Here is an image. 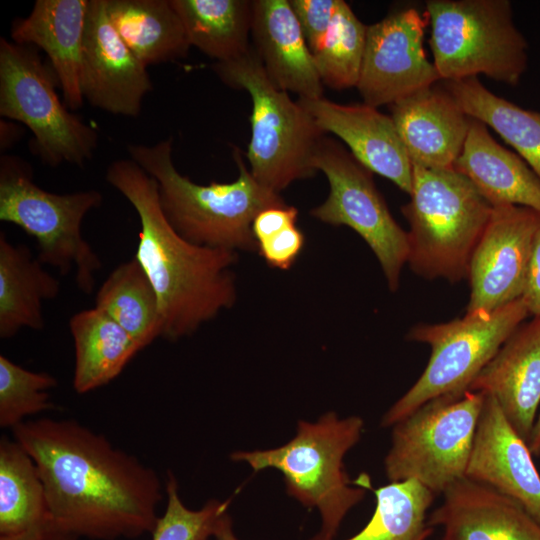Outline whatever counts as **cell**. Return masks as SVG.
Wrapping results in <instances>:
<instances>
[{
    "label": "cell",
    "instance_id": "obj_1",
    "mask_svg": "<svg viewBox=\"0 0 540 540\" xmlns=\"http://www.w3.org/2000/svg\"><path fill=\"white\" fill-rule=\"evenodd\" d=\"M11 431L37 466L58 526L91 540L152 533L163 495L153 468L75 420H25Z\"/></svg>",
    "mask_w": 540,
    "mask_h": 540
},
{
    "label": "cell",
    "instance_id": "obj_2",
    "mask_svg": "<svg viewBox=\"0 0 540 540\" xmlns=\"http://www.w3.org/2000/svg\"><path fill=\"white\" fill-rule=\"evenodd\" d=\"M107 182L135 209L140 232L135 258L159 301L161 337L176 341L233 306L237 297V252L197 245L165 217L157 181L132 159L112 162Z\"/></svg>",
    "mask_w": 540,
    "mask_h": 540
},
{
    "label": "cell",
    "instance_id": "obj_3",
    "mask_svg": "<svg viewBox=\"0 0 540 540\" xmlns=\"http://www.w3.org/2000/svg\"><path fill=\"white\" fill-rule=\"evenodd\" d=\"M129 155L158 184L162 211L172 227L191 243L237 252L257 250L252 223L259 212L285 206L279 193L251 174L239 148L233 158L238 177L228 183L200 185L183 176L172 159V139L153 145H129Z\"/></svg>",
    "mask_w": 540,
    "mask_h": 540
},
{
    "label": "cell",
    "instance_id": "obj_4",
    "mask_svg": "<svg viewBox=\"0 0 540 540\" xmlns=\"http://www.w3.org/2000/svg\"><path fill=\"white\" fill-rule=\"evenodd\" d=\"M412 167L410 201L401 207L410 227L407 263L426 279L455 283L467 278L493 207L454 168Z\"/></svg>",
    "mask_w": 540,
    "mask_h": 540
},
{
    "label": "cell",
    "instance_id": "obj_5",
    "mask_svg": "<svg viewBox=\"0 0 540 540\" xmlns=\"http://www.w3.org/2000/svg\"><path fill=\"white\" fill-rule=\"evenodd\" d=\"M364 421L359 416L339 418L331 411L316 422L301 420L286 444L254 451H236L233 461L246 462L254 472L274 468L283 475L286 493L321 516L320 534L333 539L346 514L365 496L353 486L344 468L346 453L360 440Z\"/></svg>",
    "mask_w": 540,
    "mask_h": 540
},
{
    "label": "cell",
    "instance_id": "obj_6",
    "mask_svg": "<svg viewBox=\"0 0 540 540\" xmlns=\"http://www.w3.org/2000/svg\"><path fill=\"white\" fill-rule=\"evenodd\" d=\"M212 68L223 83L245 90L251 97L246 158L252 176L276 193L296 180L312 177L324 133L297 100L272 83L253 47L238 58L216 62Z\"/></svg>",
    "mask_w": 540,
    "mask_h": 540
},
{
    "label": "cell",
    "instance_id": "obj_7",
    "mask_svg": "<svg viewBox=\"0 0 540 540\" xmlns=\"http://www.w3.org/2000/svg\"><path fill=\"white\" fill-rule=\"evenodd\" d=\"M429 45L442 81L478 74L515 86L528 65V43L508 0H428Z\"/></svg>",
    "mask_w": 540,
    "mask_h": 540
},
{
    "label": "cell",
    "instance_id": "obj_8",
    "mask_svg": "<svg viewBox=\"0 0 540 540\" xmlns=\"http://www.w3.org/2000/svg\"><path fill=\"white\" fill-rule=\"evenodd\" d=\"M96 190L50 193L33 181L30 165L14 155L0 159V220L17 225L38 245L37 258L62 275L75 274L77 287L91 294L102 263L81 234L86 214L101 206Z\"/></svg>",
    "mask_w": 540,
    "mask_h": 540
},
{
    "label": "cell",
    "instance_id": "obj_9",
    "mask_svg": "<svg viewBox=\"0 0 540 540\" xmlns=\"http://www.w3.org/2000/svg\"><path fill=\"white\" fill-rule=\"evenodd\" d=\"M527 315L520 298L492 312L466 313L445 323L413 326L407 339L427 344L431 354L417 381L383 415L381 426H393L434 398L468 390Z\"/></svg>",
    "mask_w": 540,
    "mask_h": 540
},
{
    "label": "cell",
    "instance_id": "obj_10",
    "mask_svg": "<svg viewBox=\"0 0 540 540\" xmlns=\"http://www.w3.org/2000/svg\"><path fill=\"white\" fill-rule=\"evenodd\" d=\"M485 394L434 398L394 424L384 459L390 482L415 480L435 495L466 476Z\"/></svg>",
    "mask_w": 540,
    "mask_h": 540
},
{
    "label": "cell",
    "instance_id": "obj_11",
    "mask_svg": "<svg viewBox=\"0 0 540 540\" xmlns=\"http://www.w3.org/2000/svg\"><path fill=\"white\" fill-rule=\"evenodd\" d=\"M56 84L34 46L0 39V115L30 129L31 150L44 164L81 167L93 157L98 135L60 101Z\"/></svg>",
    "mask_w": 540,
    "mask_h": 540
},
{
    "label": "cell",
    "instance_id": "obj_12",
    "mask_svg": "<svg viewBox=\"0 0 540 540\" xmlns=\"http://www.w3.org/2000/svg\"><path fill=\"white\" fill-rule=\"evenodd\" d=\"M314 166L327 177L330 191L311 215L331 225L348 226L359 234L377 257L389 289L396 291L407 263L408 234L390 213L372 172L339 142L325 136Z\"/></svg>",
    "mask_w": 540,
    "mask_h": 540
},
{
    "label": "cell",
    "instance_id": "obj_13",
    "mask_svg": "<svg viewBox=\"0 0 540 540\" xmlns=\"http://www.w3.org/2000/svg\"><path fill=\"white\" fill-rule=\"evenodd\" d=\"M429 19L404 8L367 26L366 46L357 89L363 103L378 108L441 81L423 45Z\"/></svg>",
    "mask_w": 540,
    "mask_h": 540
},
{
    "label": "cell",
    "instance_id": "obj_14",
    "mask_svg": "<svg viewBox=\"0 0 540 540\" xmlns=\"http://www.w3.org/2000/svg\"><path fill=\"white\" fill-rule=\"evenodd\" d=\"M540 212L517 205L493 206L472 253L466 313L492 312L521 298Z\"/></svg>",
    "mask_w": 540,
    "mask_h": 540
},
{
    "label": "cell",
    "instance_id": "obj_15",
    "mask_svg": "<svg viewBox=\"0 0 540 540\" xmlns=\"http://www.w3.org/2000/svg\"><path fill=\"white\" fill-rule=\"evenodd\" d=\"M113 27L105 0H89L80 68L83 99L106 112L136 117L152 83Z\"/></svg>",
    "mask_w": 540,
    "mask_h": 540
},
{
    "label": "cell",
    "instance_id": "obj_16",
    "mask_svg": "<svg viewBox=\"0 0 540 540\" xmlns=\"http://www.w3.org/2000/svg\"><path fill=\"white\" fill-rule=\"evenodd\" d=\"M532 456L495 398L485 394L465 477L515 500L540 523V474Z\"/></svg>",
    "mask_w": 540,
    "mask_h": 540
},
{
    "label": "cell",
    "instance_id": "obj_17",
    "mask_svg": "<svg viewBox=\"0 0 540 540\" xmlns=\"http://www.w3.org/2000/svg\"><path fill=\"white\" fill-rule=\"evenodd\" d=\"M297 101L323 133L336 135L365 168L411 193L413 167L391 116L365 103L343 105L324 97Z\"/></svg>",
    "mask_w": 540,
    "mask_h": 540
},
{
    "label": "cell",
    "instance_id": "obj_18",
    "mask_svg": "<svg viewBox=\"0 0 540 540\" xmlns=\"http://www.w3.org/2000/svg\"><path fill=\"white\" fill-rule=\"evenodd\" d=\"M389 107L412 166L454 168L472 118L443 84L418 90Z\"/></svg>",
    "mask_w": 540,
    "mask_h": 540
},
{
    "label": "cell",
    "instance_id": "obj_19",
    "mask_svg": "<svg viewBox=\"0 0 540 540\" xmlns=\"http://www.w3.org/2000/svg\"><path fill=\"white\" fill-rule=\"evenodd\" d=\"M468 390L491 395L527 442L540 409V317L520 325Z\"/></svg>",
    "mask_w": 540,
    "mask_h": 540
},
{
    "label": "cell",
    "instance_id": "obj_20",
    "mask_svg": "<svg viewBox=\"0 0 540 540\" xmlns=\"http://www.w3.org/2000/svg\"><path fill=\"white\" fill-rule=\"evenodd\" d=\"M428 523L441 540H540V523L519 503L467 477L443 493Z\"/></svg>",
    "mask_w": 540,
    "mask_h": 540
},
{
    "label": "cell",
    "instance_id": "obj_21",
    "mask_svg": "<svg viewBox=\"0 0 540 540\" xmlns=\"http://www.w3.org/2000/svg\"><path fill=\"white\" fill-rule=\"evenodd\" d=\"M251 36L275 86L302 99L323 97V83L289 0H254Z\"/></svg>",
    "mask_w": 540,
    "mask_h": 540
},
{
    "label": "cell",
    "instance_id": "obj_22",
    "mask_svg": "<svg viewBox=\"0 0 540 540\" xmlns=\"http://www.w3.org/2000/svg\"><path fill=\"white\" fill-rule=\"evenodd\" d=\"M89 0H37L26 18L11 27L12 41L39 47L47 54L71 110L83 104L80 68Z\"/></svg>",
    "mask_w": 540,
    "mask_h": 540
},
{
    "label": "cell",
    "instance_id": "obj_23",
    "mask_svg": "<svg viewBox=\"0 0 540 540\" xmlns=\"http://www.w3.org/2000/svg\"><path fill=\"white\" fill-rule=\"evenodd\" d=\"M454 169L465 175L490 205H517L540 212V180L517 154L501 146L487 126L472 118Z\"/></svg>",
    "mask_w": 540,
    "mask_h": 540
},
{
    "label": "cell",
    "instance_id": "obj_24",
    "mask_svg": "<svg viewBox=\"0 0 540 540\" xmlns=\"http://www.w3.org/2000/svg\"><path fill=\"white\" fill-rule=\"evenodd\" d=\"M33 257L25 244H12L0 232V337L8 339L22 328L45 326L42 302L58 296L60 283Z\"/></svg>",
    "mask_w": 540,
    "mask_h": 540
},
{
    "label": "cell",
    "instance_id": "obj_25",
    "mask_svg": "<svg viewBox=\"0 0 540 540\" xmlns=\"http://www.w3.org/2000/svg\"><path fill=\"white\" fill-rule=\"evenodd\" d=\"M69 329L75 350L73 388L79 394L108 384L143 349L97 307L74 314Z\"/></svg>",
    "mask_w": 540,
    "mask_h": 540
},
{
    "label": "cell",
    "instance_id": "obj_26",
    "mask_svg": "<svg viewBox=\"0 0 540 540\" xmlns=\"http://www.w3.org/2000/svg\"><path fill=\"white\" fill-rule=\"evenodd\" d=\"M108 17L146 66L184 58L191 47L170 0H105Z\"/></svg>",
    "mask_w": 540,
    "mask_h": 540
},
{
    "label": "cell",
    "instance_id": "obj_27",
    "mask_svg": "<svg viewBox=\"0 0 540 540\" xmlns=\"http://www.w3.org/2000/svg\"><path fill=\"white\" fill-rule=\"evenodd\" d=\"M190 46L217 62L245 54L251 46L253 1L170 0Z\"/></svg>",
    "mask_w": 540,
    "mask_h": 540
},
{
    "label": "cell",
    "instance_id": "obj_28",
    "mask_svg": "<svg viewBox=\"0 0 540 540\" xmlns=\"http://www.w3.org/2000/svg\"><path fill=\"white\" fill-rule=\"evenodd\" d=\"M443 85L469 117L491 127L511 145L540 180V112L493 94L477 77L443 81Z\"/></svg>",
    "mask_w": 540,
    "mask_h": 540
},
{
    "label": "cell",
    "instance_id": "obj_29",
    "mask_svg": "<svg viewBox=\"0 0 540 540\" xmlns=\"http://www.w3.org/2000/svg\"><path fill=\"white\" fill-rule=\"evenodd\" d=\"M95 307L109 315L142 348L161 337L158 297L135 257L111 271L97 291Z\"/></svg>",
    "mask_w": 540,
    "mask_h": 540
},
{
    "label": "cell",
    "instance_id": "obj_30",
    "mask_svg": "<svg viewBox=\"0 0 540 540\" xmlns=\"http://www.w3.org/2000/svg\"><path fill=\"white\" fill-rule=\"evenodd\" d=\"M45 489L28 452L6 435L0 439V536H13L49 519Z\"/></svg>",
    "mask_w": 540,
    "mask_h": 540
},
{
    "label": "cell",
    "instance_id": "obj_31",
    "mask_svg": "<svg viewBox=\"0 0 540 540\" xmlns=\"http://www.w3.org/2000/svg\"><path fill=\"white\" fill-rule=\"evenodd\" d=\"M374 512L368 523L345 540H426L433 528L428 510L435 494L415 480L390 482L373 490ZM309 540L328 539L320 533Z\"/></svg>",
    "mask_w": 540,
    "mask_h": 540
},
{
    "label": "cell",
    "instance_id": "obj_32",
    "mask_svg": "<svg viewBox=\"0 0 540 540\" xmlns=\"http://www.w3.org/2000/svg\"><path fill=\"white\" fill-rule=\"evenodd\" d=\"M367 26L340 0L332 24L312 52L323 85L342 90L356 87L361 74Z\"/></svg>",
    "mask_w": 540,
    "mask_h": 540
},
{
    "label": "cell",
    "instance_id": "obj_33",
    "mask_svg": "<svg viewBox=\"0 0 540 540\" xmlns=\"http://www.w3.org/2000/svg\"><path fill=\"white\" fill-rule=\"evenodd\" d=\"M57 380L33 372L0 355V426L12 429L30 415L53 408L48 390Z\"/></svg>",
    "mask_w": 540,
    "mask_h": 540
},
{
    "label": "cell",
    "instance_id": "obj_34",
    "mask_svg": "<svg viewBox=\"0 0 540 540\" xmlns=\"http://www.w3.org/2000/svg\"><path fill=\"white\" fill-rule=\"evenodd\" d=\"M165 490L166 509L151 533L152 540H209L229 514L230 500L211 499L199 510L187 508L179 496L178 483L171 472H168Z\"/></svg>",
    "mask_w": 540,
    "mask_h": 540
},
{
    "label": "cell",
    "instance_id": "obj_35",
    "mask_svg": "<svg viewBox=\"0 0 540 540\" xmlns=\"http://www.w3.org/2000/svg\"><path fill=\"white\" fill-rule=\"evenodd\" d=\"M339 2L340 0H289L311 52L324 39Z\"/></svg>",
    "mask_w": 540,
    "mask_h": 540
},
{
    "label": "cell",
    "instance_id": "obj_36",
    "mask_svg": "<svg viewBox=\"0 0 540 540\" xmlns=\"http://www.w3.org/2000/svg\"><path fill=\"white\" fill-rule=\"evenodd\" d=\"M304 240L302 231L294 225L259 242L257 250L271 267L287 270L301 253Z\"/></svg>",
    "mask_w": 540,
    "mask_h": 540
},
{
    "label": "cell",
    "instance_id": "obj_37",
    "mask_svg": "<svg viewBox=\"0 0 540 540\" xmlns=\"http://www.w3.org/2000/svg\"><path fill=\"white\" fill-rule=\"evenodd\" d=\"M298 211L294 206H277L262 210L252 223L257 244L282 230L296 225Z\"/></svg>",
    "mask_w": 540,
    "mask_h": 540
},
{
    "label": "cell",
    "instance_id": "obj_38",
    "mask_svg": "<svg viewBox=\"0 0 540 540\" xmlns=\"http://www.w3.org/2000/svg\"><path fill=\"white\" fill-rule=\"evenodd\" d=\"M521 299L529 314L540 317V227L534 239Z\"/></svg>",
    "mask_w": 540,
    "mask_h": 540
},
{
    "label": "cell",
    "instance_id": "obj_39",
    "mask_svg": "<svg viewBox=\"0 0 540 540\" xmlns=\"http://www.w3.org/2000/svg\"><path fill=\"white\" fill-rule=\"evenodd\" d=\"M79 538L58 526L50 518L43 524L13 536H0V540H78Z\"/></svg>",
    "mask_w": 540,
    "mask_h": 540
},
{
    "label": "cell",
    "instance_id": "obj_40",
    "mask_svg": "<svg viewBox=\"0 0 540 540\" xmlns=\"http://www.w3.org/2000/svg\"><path fill=\"white\" fill-rule=\"evenodd\" d=\"M20 137V127L13 123L1 121V150L8 149L11 145L18 141Z\"/></svg>",
    "mask_w": 540,
    "mask_h": 540
},
{
    "label": "cell",
    "instance_id": "obj_41",
    "mask_svg": "<svg viewBox=\"0 0 540 540\" xmlns=\"http://www.w3.org/2000/svg\"><path fill=\"white\" fill-rule=\"evenodd\" d=\"M214 537L216 540H239L232 528V519L228 514L220 523Z\"/></svg>",
    "mask_w": 540,
    "mask_h": 540
},
{
    "label": "cell",
    "instance_id": "obj_42",
    "mask_svg": "<svg viewBox=\"0 0 540 540\" xmlns=\"http://www.w3.org/2000/svg\"><path fill=\"white\" fill-rule=\"evenodd\" d=\"M528 445L531 453L534 456L540 457V409Z\"/></svg>",
    "mask_w": 540,
    "mask_h": 540
}]
</instances>
